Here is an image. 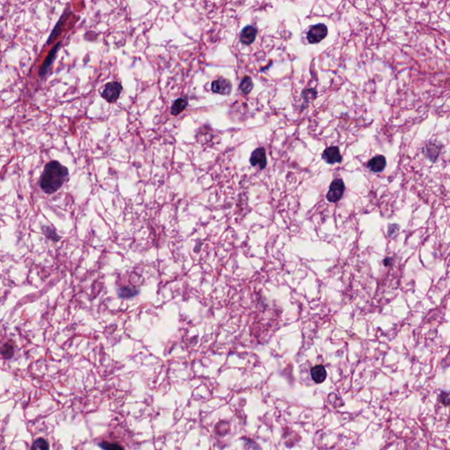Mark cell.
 <instances>
[{
  "label": "cell",
  "mask_w": 450,
  "mask_h": 450,
  "mask_svg": "<svg viewBox=\"0 0 450 450\" xmlns=\"http://www.w3.org/2000/svg\"><path fill=\"white\" fill-rule=\"evenodd\" d=\"M69 176L67 167L56 160L49 162L40 178V186L46 194H54L63 185Z\"/></svg>",
  "instance_id": "6da1fadb"
},
{
  "label": "cell",
  "mask_w": 450,
  "mask_h": 450,
  "mask_svg": "<svg viewBox=\"0 0 450 450\" xmlns=\"http://www.w3.org/2000/svg\"><path fill=\"white\" fill-rule=\"evenodd\" d=\"M122 92V85L118 82H109L106 84L101 93V97L108 103H114L117 101Z\"/></svg>",
  "instance_id": "7a4b0ae2"
},
{
  "label": "cell",
  "mask_w": 450,
  "mask_h": 450,
  "mask_svg": "<svg viewBox=\"0 0 450 450\" xmlns=\"http://www.w3.org/2000/svg\"><path fill=\"white\" fill-rule=\"evenodd\" d=\"M327 34H328V29H327V26L324 24L320 23V24L312 26L310 30L308 31V41L312 44L318 43L327 36Z\"/></svg>",
  "instance_id": "3957f363"
},
{
  "label": "cell",
  "mask_w": 450,
  "mask_h": 450,
  "mask_svg": "<svg viewBox=\"0 0 450 450\" xmlns=\"http://www.w3.org/2000/svg\"><path fill=\"white\" fill-rule=\"evenodd\" d=\"M345 192V184L341 179H336L330 185L328 193L326 195L327 201L330 202H337L341 200Z\"/></svg>",
  "instance_id": "277c9868"
},
{
  "label": "cell",
  "mask_w": 450,
  "mask_h": 450,
  "mask_svg": "<svg viewBox=\"0 0 450 450\" xmlns=\"http://www.w3.org/2000/svg\"><path fill=\"white\" fill-rule=\"evenodd\" d=\"M211 89L214 93L222 94V95H229L232 92V83L229 80L225 79L223 78H220L212 82Z\"/></svg>",
  "instance_id": "5b68a950"
},
{
  "label": "cell",
  "mask_w": 450,
  "mask_h": 450,
  "mask_svg": "<svg viewBox=\"0 0 450 450\" xmlns=\"http://www.w3.org/2000/svg\"><path fill=\"white\" fill-rule=\"evenodd\" d=\"M61 46V42H58L56 44H55V47L51 50L50 54L48 55L46 59L44 60V62L42 63V66L40 68V71H39V75L41 78H44L45 75H46L48 72H49V69L52 65V63L54 62V60L55 59V56H56V53L58 51L59 48Z\"/></svg>",
  "instance_id": "8992f818"
},
{
  "label": "cell",
  "mask_w": 450,
  "mask_h": 450,
  "mask_svg": "<svg viewBox=\"0 0 450 450\" xmlns=\"http://www.w3.org/2000/svg\"><path fill=\"white\" fill-rule=\"evenodd\" d=\"M250 163L253 166H259L260 169H264L266 166V155L264 148H258L251 155Z\"/></svg>",
  "instance_id": "52a82bcc"
},
{
  "label": "cell",
  "mask_w": 450,
  "mask_h": 450,
  "mask_svg": "<svg viewBox=\"0 0 450 450\" xmlns=\"http://www.w3.org/2000/svg\"><path fill=\"white\" fill-rule=\"evenodd\" d=\"M323 159L328 164L341 163L342 161V157H341L340 149L336 146H332V147L325 149L324 152H323Z\"/></svg>",
  "instance_id": "ba28073f"
},
{
  "label": "cell",
  "mask_w": 450,
  "mask_h": 450,
  "mask_svg": "<svg viewBox=\"0 0 450 450\" xmlns=\"http://www.w3.org/2000/svg\"><path fill=\"white\" fill-rule=\"evenodd\" d=\"M386 159L383 155H377V156L372 158L369 162H368V168L371 170L373 173H381L386 167Z\"/></svg>",
  "instance_id": "9c48e42d"
},
{
  "label": "cell",
  "mask_w": 450,
  "mask_h": 450,
  "mask_svg": "<svg viewBox=\"0 0 450 450\" xmlns=\"http://www.w3.org/2000/svg\"><path fill=\"white\" fill-rule=\"evenodd\" d=\"M257 29L253 26H246L243 28L240 35V41L244 45L252 44L256 39Z\"/></svg>",
  "instance_id": "30bf717a"
},
{
  "label": "cell",
  "mask_w": 450,
  "mask_h": 450,
  "mask_svg": "<svg viewBox=\"0 0 450 450\" xmlns=\"http://www.w3.org/2000/svg\"><path fill=\"white\" fill-rule=\"evenodd\" d=\"M441 150H442V144L433 143V142H428L425 144L424 152H425V156L427 157L430 160L435 161L439 157Z\"/></svg>",
  "instance_id": "8fae6325"
},
{
  "label": "cell",
  "mask_w": 450,
  "mask_h": 450,
  "mask_svg": "<svg viewBox=\"0 0 450 450\" xmlns=\"http://www.w3.org/2000/svg\"><path fill=\"white\" fill-rule=\"evenodd\" d=\"M327 374L324 366L317 365L312 370V377L314 382L317 383H321L326 379Z\"/></svg>",
  "instance_id": "7c38bea8"
},
{
  "label": "cell",
  "mask_w": 450,
  "mask_h": 450,
  "mask_svg": "<svg viewBox=\"0 0 450 450\" xmlns=\"http://www.w3.org/2000/svg\"><path fill=\"white\" fill-rule=\"evenodd\" d=\"M187 101L183 98H180L173 102V106L171 107V114L173 115H178L181 114L182 111H184L187 106Z\"/></svg>",
  "instance_id": "4fadbf2b"
},
{
  "label": "cell",
  "mask_w": 450,
  "mask_h": 450,
  "mask_svg": "<svg viewBox=\"0 0 450 450\" xmlns=\"http://www.w3.org/2000/svg\"><path fill=\"white\" fill-rule=\"evenodd\" d=\"M239 88L241 90V92L244 94H248V93H251V91L253 88V83L252 79L249 78V77H244L243 80L241 81V83H240Z\"/></svg>",
  "instance_id": "5bb4252c"
},
{
  "label": "cell",
  "mask_w": 450,
  "mask_h": 450,
  "mask_svg": "<svg viewBox=\"0 0 450 450\" xmlns=\"http://www.w3.org/2000/svg\"><path fill=\"white\" fill-rule=\"evenodd\" d=\"M31 450H49V443L44 439H37L34 441Z\"/></svg>",
  "instance_id": "9a60e30c"
},
{
  "label": "cell",
  "mask_w": 450,
  "mask_h": 450,
  "mask_svg": "<svg viewBox=\"0 0 450 450\" xmlns=\"http://www.w3.org/2000/svg\"><path fill=\"white\" fill-rule=\"evenodd\" d=\"M100 446L104 450H124L121 445H119L115 442L112 443V442H104L101 443Z\"/></svg>",
  "instance_id": "2e32d148"
},
{
  "label": "cell",
  "mask_w": 450,
  "mask_h": 450,
  "mask_svg": "<svg viewBox=\"0 0 450 450\" xmlns=\"http://www.w3.org/2000/svg\"><path fill=\"white\" fill-rule=\"evenodd\" d=\"M2 354L4 358H10L13 356V345H10V344H6L4 345V348L2 350Z\"/></svg>",
  "instance_id": "e0dca14e"
},
{
  "label": "cell",
  "mask_w": 450,
  "mask_h": 450,
  "mask_svg": "<svg viewBox=\"0 0 450 450\" xmlns=\"http://www.w3.org/2000/svg\"><path fill=\"white\" fill-rule=\"evenodd\" d=\"M440 401L444 405H450V392H442L440 396Z\"/></svg>",
  "instance_id": "ac0fdd59"
},
{
  "label": "cell",
  "mask_w": 450,
  "mask_h": 450,
  "mask_svg": "<svg viewBox=\"0 0 450 450\" xmlns=\"http://www.w3.org/2000/svg\"><path fill=\"white\" fill-rule=\"evenodd\" d=\"M137 293V291H134V290H129V289H124V290H121V292L119 293V295H121L122 297H131L133 295H135V294Z\"/></svg>",
  "instance_id": "d6986e66"
}]
</instances>
